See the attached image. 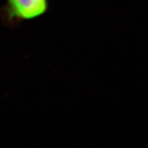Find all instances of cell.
Returning <instances> with one entry per match:
<instances>
[{
    "instance_id": "6da1fadb",
    "label": "cell",
    "mask_w": 148,
    "mask_h": 148,
    "mask_svg": "<svg viewBox=\"0 0 148 148\" xmlns=\"http://www.w3.org/2000/svg\"><path fill=\"white\" fill-rule=\"evenodd\" d=\"M7 5L11 17L28 21L45 14L48 0H7Z\"/></svg>"
}]
</instances>
